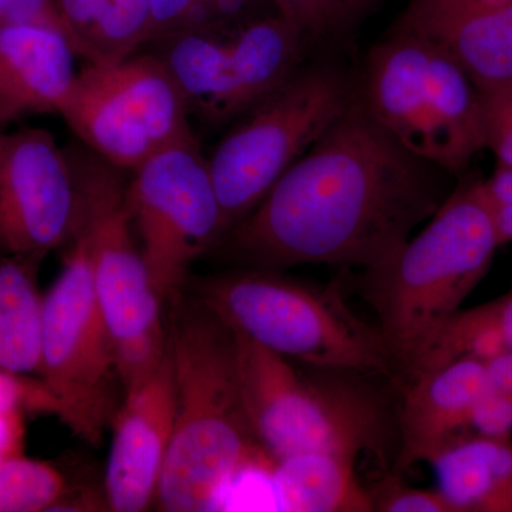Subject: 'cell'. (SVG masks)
Masks as SVG:
<instances>
[{"mask_svg":"<svg viewBox=\"0 0 512 512\" xmlns=\"http://www.w3.org/2000/svg\"><path fill=\"white\" fill-rule=\"evenodd\" d=\"M456 175L394 140L356 94L217 248L245 268H377L443 207Z\"/></svg>","mask_w":512,"mask_h":512,"instance_id":"1","label":"cell"},{"mask_svg":"<svg viewBox=\"0 0 512 512\" xmlns=\"http://www.w3.org/2000/svg\"><path fill=\"white\" fill-rule=\"evenodd\" d=\"M177 412L158 483L160 511H220L231 485L274 458L249 426L239 386L237 340L197 296H168Z\"/></svg>","mask_w":512,"mask_h":512,"instance_id":"2","label":"cell"},{"mask_svg":"<svg viewBox=\"0 0 512 512\" xmlns=\"http://www.w3.org/2000/svg\"><path fill=\"white\" fill-rule=\"evenodd\" d=\"M500 247L480 183L460 185L419 234L365 272V296L399 377L414 350L460 311Z\"/></svg>","mask_w":512,"mask_h":512,"instance_id":"3","label":"cell"},{"mask_svg":"<svg viewBox=\"0 0 512 512\" xmlns=\"http://www.w3.org/2000/svg\"><path fill=\"white\" fill-rule=\"evenodd\" d=\"M194 295L229 328L293 363L359 376H399L379 329L357 318L338 289L247 268L202 279Z\"/></svg>","mask_w":512,"mask_h":512,"instance_id":"4","label":"cell"},{"mask_svg":"<svg viewBox=\"0 0 512 512\" xmlns=\"http://www.w3.org/2000/svg\"><path fill=\"white\" fill-rule=\"evenodd\" d=\"M357 83L363 106L403 147L453 175L487 150L484 94L441 47L392 30Z\"/></svg>","mask_w":512,"mask_h":512,"instance_id":"5","label":"cell"},{"mask_svg":"<svg viewBox=\"0 0 512 512\" xmlns=\"http://www.w3.org/2000/svg\"><path fill=\"white\" fill-rule=\"evenodd\" d=\"M69 156L82 208L79 231L92 259L94 295L127 392L167 355L165 301L136 244L124 170L87 147L69 150Z\"/></svg>","mask_w":512,"mask_h":512,"instance_id":"6","label":"cell"},{"mask_svg":"<svg viewBox=\"0 0 512 512\" xmlns=\"http://www.w3.org/2000/svg\"><path fill=\"white\" fill-rule=\"evenodd\" d=\"M234 333L245 414L269 456L380 453L386 427L382 407L365 387L352 382L359 375L323 369L308 375L292 360Z\"/></svg>","mask_w":512,"mask_h":512,"instance_id":"7","label":"cell"},{"mask_svg":"<svg viewBox=\"0 0 512 512\" xmlns=\"http://www.w3.org/2000/svg\"><path fill=\"white\" fill-rule=\"evenodd\" d=\"M355 94L356 79L338 63L305 62L242 116L208 157L225 235L328 131Z\"/></svg>","mask_w":512,"mask_h":512,"instance_id":"8","label":"cell"},{"mask_svg":"<svg viewBox=\"0 0 512 512\" xmlns=\"http://www.w3.org/2000/svg\"><path fill=\"white\" fill-rule=\"evenodd\" d=\"M146 46L177 83L190 116L210 126L244 116L309 53L278 12L175 30Z\"/></svg>","mask_w":512,"mask_h":512,"instance_id":"9","label":"cell"},{"mask_svg":"<svg viewBox=\"0 0 512 512\" xmlns=\"http://www.w3.org/2000/svg\"><path fill=\"white\" fill-rule=\"evenodd\" d=\"M39 377L60 404L59 419L79 439L99 446L126 392L94 295L92 259L82 231L43 295Z\"/></svg>","mask_w":512,"mask_h":512,"instance_id":"10","label":"cell"},{"mask_svg":"<svg viewBox=\"0 0 512 512\" xmlns=\"http://www.w3.org/2000/svg\"><path fill=\"white\" fill-rule=\"evenodd\" d=\"M60 116L84 147L124 171L194 137L183 93L148 52L110 66L87 63Z\"/></svg>","mask_w":512,"mask_h":512,"instance_id":"11","label":"cell"},{"mask_svg":"<svg viewBox=\"0 0 512 512\" xmlns=\"http://www.w3.org/2000/svg\"><path fill=\"white\" fill-rule=\"evenodd\" d=\"M133 173L127 210L153 284L165 301L180 291L192 264L225 235L210 158L194 136L158 151Z\"/></svg>","mask_w":512,"mask_h":512,"instance_id":"12","label":"cell"},{"mask_svg":"<svg viewBox=\"0 0 512 512\" xmlns=\"http://www.w3.org/2000/svg\"><path fill=\"white\" fill-rule=\"evenodd\" d=\"M82 218L69 153L42 128L0 131V255L46 256Z\"/></svg>","mask_w":512,"mask_h":512,"instance_id":"13","label":"cell"},{"mask_svg":"<svg viewBox=\"0 0 512 512\" xmlns=\"http://www.w3.org/2000/svg\"><path fill=\"white\" fill-rule=\"evenodd\" d=\"M177 386L173 355H167L137 386L128 389L113 424L104 498L110 511H146L157 487L173 440Z\"/></svg>","mask_w":512,"mask_h":512,"instance_id":"14","label":"cell"},{"mask_svg":"<svg viewBox=\"0 0 512 512\" xmlns=\"http://www.w3.org/2000/svg\"><path fill=\"white\" fill-rule=\"evenodd\" d=\"M392 30L441 47L484 96L512 93V0H407Z\"/></svg>","mask_w":512,"mask_h":512,"instance_id":"15","label":"cell"},{"mask_svg":"<svg viewBox=\"0 0 512 512\" xmlns=\"http://www.w3.org/2000/svg\"><path fill=\"white\" fill-rule=\"evenodd\" d=\"M397 417V467L430 463L441 450L468 436L471 414L490 390L484 360L464 356L403 387Z\"/></svg>","mask_w":512,"mask_h":512,"instance_id":"16","label":"cell"},{"mask_svg":"<svg viewBox=\"0 0 512 512\" xmlns=\"http://www.w3.org/2000/svg\"><path fill=\"white\" fill-rule=\"evenodd\" d=\"M74 53L60 30L0 18V131L36 114H60Z\"/></svg>","mask_w":512,"mask_h":512,"instance_id":"17","label":"cell"},{"mask_svg":"<svg viewBox=\"0 0 512 512\" xmlns=\"http://www.w3.org/2000/svg\"><path fill=\"white\" fill-rule=\"evenodd\" d=\"M356 456L311 451L274 460L269 468L275 510L292 512H370L372 497L359 483Z\"/></svg>","mask_w":512,"mask_h":512,"instance_id":"18","label":"cell"},{"mask_svg":"<svg viewBox=\"0 0 512 512\" xmlns=\"http://www.w3.org/2000/svg\"><path fill=\"white\" fill-rule=\"evenodd\" d=\"M457 512H512V440L468 434L430 461Z\"/></svg>","mask_w":512,"mask_h":512,"instance_id":"19","label":"cell"},{"mask_svg":"<svg viewBox=\"0 0 512 512\" xmlns=\"http://www.w3.org/2000/svg\"><path fill=\"white\" fill-rule=\"evenodd\" d=\"M67 40L87 63L110 66L150 42L151 0H59Z\"/></svg>","mask_w":512,"mask_h":512,"instance_id":"20","label":"cell"},{"mask_svg":"<svg viewBox=\"0 0 512 512\" xmlns=\"http://www.w3.org/2000/svg\"><path fill=\"white\" fill-rule=\"evenodd\" d=\"M45 256L0 255V370L37 375L42 362L43 295L37 271Z\"/></svg>","mask_w":512,"mask_h":512,"instance_id":"21","label":"cell"},{"mask_svg":"<svg viewBox=\"0 0 512 512\" xmlns=\"http://www.w3.org/2000/svg\"><path fill=\"white\" fill-rule=\"evenodd\" d=\"M282 18L298 30L311 50L345 47L357 30L387 0H269Z\"/></svg>","mask_w":512,"mask_h":512,"instance_id":"22","label":"cell"},{"mask_svg":"<svg viewBox=\"0 0 512 512\" xmlns=\"http://www.w3.org/2000/svg\"><path fill=\"white\" fill-rule=\"evenodd\" d=\"M52 463L19 456L0 458V512L82 511L76 495Z\"/></svg>","mask_w":512,"mask_h":512,"instance_id":"23","label":"cell"},{"mask_svg":"<svg viewBox=\"0 0 512 512\" xmlns=\"http://www.w3.org/2000/svg\"><path fill=\"white\" fill-rule=\"evenodd\" d=\"M373 510L379 512H457L439 490L409 487L399 474L387 476L369 490Z\"/></svg>","mask_w":512,"mask_h":512,"instance_id":"24","label":"cell"},{"mask_svg":"<svg viewBox=\"0 0 512 512\" xmlns=\"http://www.w3.org/2000/svg\"><path fill=\"white\" fill-rule=\"evenodd\" d=\"M0 409L22 410L23 413L60 416L55 394L40 377L18 375L0 370Z\"/></svg>","mask_w":512,"mask_h":512,"instance_id":"25","label":"cell"},{"mask_svg":"<svg viewBox=\"0 0 512 512\" xmlns=\"http://www.w3.org/2000/svg\"><path fill=\"white\" fill-rule=\"evenodd\" d=\"M484 111L487 150L512 168V93L484 96Z\"/></svg>","mask_w":512,"mask_h":512,"instance_id":"26","label":"cell"},{"mask_svg":"<svg viewBox=\"0 0 512 512\" xmlns=\"http://www.w3.org/2000/svg\"><path fill=\"white\" fill-rule=\"evenodd\" d=\"M470 431L490 439H511L512 396L488 390L471 414Z\"/></svg>","mask_w":512,"mask_h":512,"instance_id":"27","label":"cell"},{"mask_svg":"<svg viewBox=\"0 0 512 512\" xmlns=\"http://www.w3.org/2000/svg\"><path fill=\"white\" fill-rule=\"evenodd\" d=\"M211 0H151V40L204 22ZM148 42V43H150Z\"/></svg>","mask_w":512,"mask_h":512,"instance_id":"28","label":"cell"},{"mask_svg":"<svg viewBox=\"0 0 512 512\" xmlns=\"http://www.w3.org/2000/svg\"><path fill=\"white\" fill-rule=\"evenodd\" d=\"M0 18L47 26L66 36L59 0H0Z\"/></svg>","mask_w":512,"mask_h":512,"instance_id":"29","label":"cell"},{"mask_svg":"<svg viewBox=\"0 0 512 512\" xmlns=\"http://www.w3.org/2000/svg\"><path fill=\"white\" fill-rule=\"evenodd\" d=\"M25 414L22 410L0 409V458L23 454Z\"/></svg>","mask_w":512,"mask_h":512,"instance_id":"30","label":"cell"},{"mask_svg":"<svg viewBox=\"0 0 512 512\" xmlns=\"http://www.w3.org/2000/svg\"><path fill=\"white\" fill-rule=\"evenodd\" d=\"M485 315L497 330L505 349L512 350V291L495 301L483 303Z\"/></svg>","mask_w":512,"mask_h":512,"instance_id":"31","label":"cell"},{"mask_svg":"<svg viewBox=\"0 0 512 512\" xmlns=\"http://www.w3.org/2000/svg\"><path fill=\"white\" fill-rule=\"evenodd\" d=\"M484 363L490 390L512 396V350L491 357Z\"/></svg>","mask_w":512,"mask_h":512,"instance_id":"32","label":"cell"},{"mask_svg":"<svg viewBox=\"0 0 512 512\" xmlns=\"http://www.w3.org/2000/svg\"><path fill=\"white\" fill-rule=\"evenodd\" d=\"M491 212L500 244L512 242V204L491 208Z\"/></svg>","mask_w":512,"mask_h":512,"instance_id":"33","label":"cell"}]
</instances>
